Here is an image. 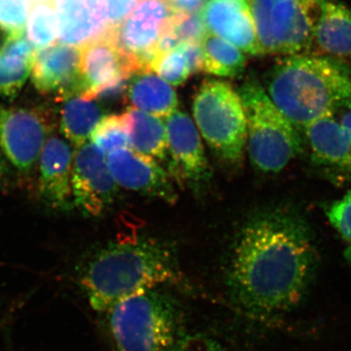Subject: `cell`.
<instances>
[{
	"instance_id": "cell-1",
	"label": "cell",
	"mask_w": 351,
	"mask_h": 351,
	"mask_svg": "<svg viewBox=\"0 0 351 351\" xmlns=\"http://www.w3.org/2000/svg\"><path fill=\"white\" fill-rule=\"evenodd\" d=\"M319 265L308 221L295 209L269 206L237 233L226 269L232 304L251 319L274 320L304 302Z\"/></svg>"
},
{
	"instance_id": "cell-2",
	"label": "cell",
	"mask_w": 351,
	"mask_h": 351,
	"mask_svg": "<svg viewBox=\"0 0 351 351\" xmlns=\"http://www.w3.org/2000/svg\"><path fill=\"white\" fill-rule=\"evenodd\" d=\"M172 247L147 237H128L99 251L83 269L80 285L90 306L106 313L132 295L179 282Z\"/></svg>"
},
{
	"instance_id": "cell-3",
	"label": "cell",
	"mask_w": 351,
	"mask_h": 351,
	"mask_svg": "<svg viewBox=\"0 0 351 351\" xmlns=\"http://www.w3.org/2000/svg\"><path fill=\"white\" fill-rule=\"evenodd\" d=\"M267 93L302 131L351 93V71L329 57L290 55L270 71Z\"/></svg>"
},
{
	"instance_id": "cell-4",
	"label": "cell",
	"mask_w": 351,
	"mask_h": 351,
	"mask_svg": "<svg viewBox=\"0 0 351 351\" xmlns=\"http://www.w3.org/2000/svg\"><path fill=\"white\" fill-rule=\"evenodd\" d=\"M106 314L117 351H169L184 332L181 304L159 287L121 300Z\"/></svg>"
},
{
	"instance_id": "cell-5",
	"label": "cell",
	"mask_w": 351,
	"mask_h": 351,
	"mask_svg": "<svg viewBox=\"0 0 351 351\" xmlns=\"http://www.w3.org/2000/svg\"><path fill=\"white\" fill-rule=\"evenodd\" d=\"M239 93L246 113L252 164L265 174L281 172L302 154L301 132L277 108L256 80L245 82Z\"/></svg>"
},
{
	"instance_id": "cell-6",
	"label": "cell",
	"mask_w": 351,
	"mask_h": 351,
	"mask_svg": "<svg viewBox=\"0 0 351 351\" xmlns=\"http://www.w3.org/2000/svg\"><path fill=\"white\" fill-rule=\"evenodd\" d=\"M200 135L215 154L230 164H239L247 144V119L239 92L230 83L206 80L193 104Z\"/></svg>"
},
{
	"instance_id": "cell-7",
	"label": "cell",
	"mask_w": 351,
	"mask_h": 351,
	"mask_svg": "<svg viewBox=\"0 0 351 351\" xmlns=\"http://www.w3.org/2000/svg\"><path fill=\"white\" fill-rule=\"evenodd\" d=\"M250 4L263 55L308 53L321 0H250Z\"/></svg>"
},
{
	"instance_id": "cell-8",
	"label": "cell",
	"mask_w": 351,
	"mask_h": 351,
	"mask_svg": "<svg viewBox=\"0 0 351 351\" xmlns=\"http://www.w3.org/2000/svg\"><path fill=\"white\" fill-rule=\"evenodd\" d=\"M302 132L315 167L336 180L351 177V93Z\"/></svg>"
},
{
	"instance_id": "cell-9",
	"label": "cell",
	"mask_w": 351,
	"mask_h": 351,
	"mask_svg": "<svg viewBox=\"0 0 351 351\" xmlns=\"http://www.w3.org/2000/svg\"><path fill=\"white\" fill-rule=\"evenodd\" d=\"M175 14L166 0H138L119 25H112L117 44L136 62L138 73L152 71L156 44L170 31Z\"/></svg>"
},
{
	"instance_id": "cell-10",
	"label": "cell",
	"mask_w": 351,
	"mask_h": 351,
	"mask_svg": "<svg viewBox=\"0 0 351 351\" xmlns=\"http://www.w3.org/2000/svg\"><path fill=\"white\" fill-rule=\"evenodd\" d=\"M53 128L52 120L43 110L0 106V149L22 172L34 167Z\"/></svg>"
},
{
	"instance_id": "cell-11",
	"label": "cell",
	"mask_w": 351,
	"mask_h": 351,
	"mask_svg": "<svg viewBox=\"0 0 351 351\" xmlns=\"http://www.w3.org/2000/svg\"><path fill=\"white\" fill-rule=\"evenodd\" d=\"M71 186L73 203L88 216H100L115 199L119 186L108 168L107 156L92 142L75 152Z\"/></svg>"
},
{
	"instance_id": "cell-12",
	"label": "cell",
	"mask_w": 351,
	"mask_h": 351,
	"mask_svg": "<svg viewBox=\"0 0 351 351\" xmlns=\"http://www.w3.org/2000/svg\"><path fill=\"white\" fill-rule=\"evenodd\" d=\"M78 46L82 95L94 91L119 78L132 77L138 73L136 62L117 44L112 25Z\"/></svg>"
},
{
	"instance_id": "cell-13",
	"label": "cell",
	"mask_w": 351,
	"mask_h": 351,
	"mask_svg": "<svg viewBox=\"0 0 351 351\" xmlns=\"http://www.w3.org/2000/svg\"><path fill=\"white\" fill-rule=\"evenodd\" d=\"M32 82L43 94L58 93L66 99L82 94L80 46L58 43L34 51Z\"/></svg>"
},
{
	"instance_id": "cell-14",
	"label": "cell",
	"mask_w": 351,
	"mask_h": 351,
	"mask_svg": "<svg viewBox=\"0 0 351 351\" xmlns=\"http://www.w3.org/2000/svg\"><path fill=\"white\" fill-rule=\"evenodd\" d=\"M107 162L117 186L166 202L177 200L169 174L152 157L125 147L108 154Z\"/></svg>"
},
{
	"instance_id": "cell-15",
	"label": "cell",
	"mask_w": 351,
	"mask_h": 351,
	"mask_svg": "<svg viewBox=\"0 0 351 351\" xmlns=\"http://www.w3.org/2000/svg\"><path fill=\"white\" fill-rule=\"evenodd\" d=\"M168 154L172 156L174 172L191 184H202L211 177L209 163L200 134L186 113L175 110L166 117Z\"/></svg>"
},
{
	"instance_id": "cell-16",
	"label": "cell",
	"mask_w": 351,
	"mask_h": 351,
	"mask_svg": "<svg viewBox=\"0 0 351 351\" xmlns=\"http://www.w3.org/2000/svg\"><path fill=\"white\" fill-rule=\"evenodd\" d=\"M201 16L208 32L253 56L263 55L250 0H209Z\"/></svg>"
},
{
	"instance_id": "cell-17",
	"label": "cell",
	"mask_w": 351,
	"mask_h": 351,
	"mask_svg": "<svg viewBox=\"0 0 351 351\" xmlns=\"http://www.w3.org/2000/svg\"><path fill=\"white\" fill-rule=\"evenodd\" d=\"M73 149L66 138L51 135L39 156L41 193L54 207L69 209L73 202Z\"/></svg>"
},
{
	"instance_id": "cell-18",
	"label": "cell",
	"mask_w": 351,
	"mask_h": 351,
	"mask_svg": "<svg viewBox=\"0 0 351 351\" xmlns=\"http://www.w3.org/2000/svg\"><path fill=\"white\" fill-rule=\"evenodd\" d=\"M313 45L337 61H351V11L338 0H321Z\"/></svg>"
},
{
	"instance_id": "cell-19",
	"label": "cell",
	"mask_w": 351,
	"mask_h": 351,
	"mask_svg": "<svg viewBox=\"0 0 351 351\" xmlns=\"http://www.w3.org/2000/svg\"><path fill=\"white\" fill-rule=\"evenodd\" d=\"M59 41L80 45L108 27L92 0H57Z\"/></svg>"
},
{
	"instance_id": "cell-20",
	"label": "cell",
	"mask_w": 351,
	"mask_h": 351,
	"mask_svg": "<svg viewBox=\"0 0 351 351\" xmlns=\"http://www.w3.org/2000/svg\"><path fill=\"white\" fill-rule=\"evenodd\" d=\"M127 97L131 108L165 119L177 110L179 104L174 88L152 71L132 76Z\"/></svg>"
},
{
	"instance_id": "cell-21",
	"label": "cell",
	"mask_w": 351,
	"mask_h": 351,
	"mask_svg": "<svg viewBox=\"0 0 351 351\" xmlns=\"http://www.w3.org/2000/svg\"><path fill=\"white\" fill-rule=\"evenodd\" d=\"M123 114L134 151L164 160L168 156L167 134L160 117L130 108Z\"/></svg>"
},
{
	"instance_id": "cell-22",
	"label": "cell",
	"mask_w": 351,
	"mask_h": 351,
	"mask_svg": "<svg viewBox=\"0 0 351 351\" xmlns=\"http://www.w3.org/2000/svg\"><path fill=\"white\" fill-rule=\"evenodd\" d=\"M104 117L103 110L96 100L75 95L64 99L60 128L64 138L78 149L91 141L95 129Z\"/></svg>"
},
{
	"instance_id": "cell-23",
	"label": "cell",
	"mask_w": 351,
	"mask_h": 351,
	"mask_svg": "<svg viewBox=\"0 0 351 351\" xmlns=\"http://www.w3.org/2000/svg\"><path fill=\"white\" fill-rule=\"evenodd\" d=\"M201 45L205 73L221 77H234L243 73L246 57L237 46L211 32H208Z\"/></svg>"
},
{
	"instance_id": "cell-24",
	"label": "cell",
	"mask_w": 351,
	"mask_h": 351,
	"mask_svg": "<svg viewBox=\"0 0 351 351\" xmlns=\"http://www.w3.org/2000/svg\"><path fill=\"white\" fill-rule=\"evenodd\" d=\"M25 34L34 49H43L59 41L57 0H34L27 14Z\"/></svg>"
},
{
	"instance_id": "cell-25",
	"label": "cell",
	"mask_w": 351,
	"mask_h": 351,
	"mask_svg": "<svg viewBox=\"0 0 351 351\" xmlns=\"http://www.w3.org/2000/svg\"><path fill=\"white\" fill-rule=\"evenodd\" d=\"M91 142L106 156L117 149L130 147L128 129L123 114L105 115L95 129Z\"/></svg>"
},
{
	"instance_id": "cell-26",
	"label": "cell",
	"mask_w": 351,
	"mask_h": 351,
	"mask_svg": "<svg viewBox=\"0 0 351 351\" xmlns=\"http://www.w3.org/2000/svg\"><path fill=\"white\" fill-rule=\"evenodd\" d=\"M32 62L6 51L0 54V95L13 99L20 93L31 75Z\"/></svg>"
},
{
	"instance_id": "cell-27",
	"label": "cell",
	"mask_w": 351,
	"mask_h": 351,
	"mask_svg": "<svg viewBox=\"0 0 351 351\" xmlns=\"http://www.w3.org/2000/svg\"><path fill=\"white\" fill-rule=\"evenodd\" d=\"M152 71L174 86L182 84L191 75L181 44L169 52L156 57L152 64Z\"/></svg>"
},
{
	"instance_id": "cell-28",
	"label": "cell",
	"mask_w": 351,
	"mask_h": 351,
	"mask_svg": "<svg viewBox=\"0 0 351 351\" xmlns=\"http://www.w3.org/2000/svg\"><path fill=\"white\" fill-rule=\"evenodd\" d=\"M324 211L328 221L345 244L343 255L351 265V191L329 203Z\"/></svg>"
},
{
	"instance_id": "cell-29",
	"label": "cell",
	"mask_w": 351,
	"mask_h": 351,
	"mask_svg": "<svg viewBox=\"0 0 351 351\" xmlns=\"http://www.w3.org/2000/svg\"><path fill=\"white\" fill-rule=\"evenodd\" d=\"M172 32L181 43H202L209 32L201 16V11L191 15L176 13L173 20Z\"/></svg>"
},
{
	"instance_id": "cell-30",
	"label": "cell",
	"mask_w": 351,
	"mask_h": 351,
	"mask_svg": "<svg viewBox=\"0 0 351 351\" xmlns=\"http://www.w3.org/2000/svg\"><path fill=\"white\" fill-rule=\"evenodd\" d=\"M27 9L25 0H0V24L18 34H25Z\"/></svg>"
},
{
	"instance_id": "cell-31",
	"label": "cell",
	"mask_w": 351,
	"mask_h": 351,
	"mask_svg": "<svg viewBox=\"0 0 351 351\" xmlns=\"http://www.w3.org/2000/svg\"><path fill=\"white\" fill-rule=\"evenodd\" d=\"M169 351H228L225 346L212 337L202 332H184Z\"/></svg>"
},
{
	"instance_id": "cell-32",
	"label": "cell",
	"mask_w": 351,
	"mask_h": 351,
	"mask_svg": "<svg viewBox=\"0 0 351 351\" xmlns=\"http://www.w3.org/2000/svg\"><path fill=\"white\" fill-rule=\"evenodd\" d=\"M138 0H93L94 5L107 21L108 27L119 25L130 13Z\"/></svg>"
},
{
	"instance_id": "cell-33",
	"label": "cell",
	"mask_w": 351,
	"mask_h": 351,
	"mask_svg": "<svg viewBox=\"0 0 351 351\" xmlns=\"http://www.w3.org/2000/svg\"><path fill=\"white\" fill-rule=\"evenodd\" d=\"M181 46L191 75L202 71L203 49L201 43H182Z\"/></svg>"
},
{
	"instance_id": "cell-34",
	"label": "cell",
	"mask_w": 351,
	"mask_h": 351,
	"mask_svg": "<svg viewBox=\"0 0 351 351\" xmlns=\"http://www.w3.org/2000/svg\"><path fill=\"white\" fill-rule=\"evenodd\" d=\"M174 13L191 15L200 12L204 5V0H166Z\"/></svg>"
},
{
	"instance_id": "cell-35",
	"label": "cell",
	"mask_w": 351,
	"mask_h": 351,
	"mask_svg": "<svg viewBox=\"0 0 351 351\" xmlns=\"http://www.w3.org/2000/svg\"><path fill=\"white\" fill-rule=\"evenodd\" d=\"M23 34H18V32H14L13 29H9L5 25L0 24V54L5 50L9 43H12L14 39L20 38Z\"/></svg>"
},
{
	"instance_id": "cell-36",
	"label": "cell",
	"mask_w": 351,
	"mask_h": 351,
	"mask_svg": "<svg viewBox=\"0 0 351 351\" xmlns=\"http://www.w3.org/2000/svg\"><path fill=\"white\" fill-rule=\"evenodd\" d=\"M2 167H3V161H2L1 154H0V172L2 171Z\"/></svg>"
}]
</instances>
